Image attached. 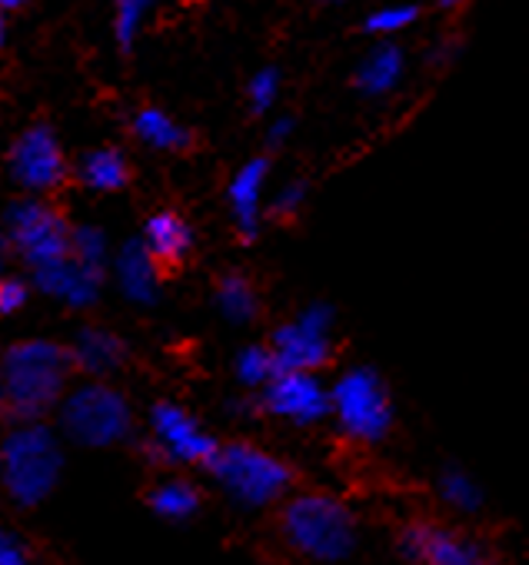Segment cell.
Segmentation results:
<instances>
[{"mask_svg":"<svg viewBox=\"0 0 529 565\" xmlns=\"http://www.w3.org/2000/svg\"><path fill=\"white\" fill-rule=\"evenodd\" d=\"M396 548L403 558L426 562V565H479L483 562V545L430 522L406 525L396 539Z\"/></svg>","mask_w":529,"mask_h":565,"instance_id":"12","label":"cell"},{"mask_svg":"<svg viewBox=\"0 0 529 565\" xmlns=\"http://www.w3.org/2000/svg\"><path fill=\"white\" fill-rule=\"evenodd\" d=\"M416 18H420V8H416V4H387V8H377V11L363 21V28H367V34L390 38V34H400V31L413 28Z\"/></svg>","mask_w":529,"mask_h":565,"instance_id":"27","label":"cell"},{"mask_svg":"<svg viewBox=\"0 0 529 565\" xmlns=\"http://www.w3.org/2000/svg\"><path fill=\"white\" fill-rule=\"evenodd\" d=\"M203 469L236 505L246 509L274 505L294 486V469L284 459L250 443H216V449L203 459Z\"/></svg>","mask_w":529,"mask_h":565,"instance_id":"3","label":"cell"},{"mask_svg":"<svg viewBox=\"0 0 529 565\" xmlns=\"http://www.w3.org/2000/svg\"><path fill=\"white\" fill-rule=\"evenodd\" d=\"M327 4H337V0H327Z\"/></svg>","mask_w":529,"mask_h":565,"instance_id":"37","label":"cell"},{"mask_svg":"<svg viewBox=\"0 0 529 565\" xmlns=\"http://www.w3.org/2000/svg\"><path fill=\"white\" fill-rule=\"evenodd\" d=\"M67 157L57 134L38 124L18 137L11 147V180L28 193H51L67 180Z\"/></svg>","mask_w":529,"mask_h":565,"instance_id":"11","label":"cell"},{"mask_svg":"<svg viewBox=\"0 0 529 565\" xmlns=\"http://www.w3.org/2000/svg\"><path fill=\"white\" fill-rule=\"evenodd\" d=\"M64 472V449L61 436L44 426V419L34 423H14V429L0 443V482L11 502L34 509L41 505L61 482Z\"/></svg>","mask_w":529,"mask_h":565,"instance_id":"2","label":"cell"},{"mask_svg":"<svg viewBox=\"0 0 529 565\" xmlns=\"http://www.w3.org/2000/svg\"><path fill=\"white\" fill-rule=\"evenodd\" d=\"M281 529L287 545L314 562H343L357 548V519L334 495L304 492L290 499L284 505Z\"/></svg>","mask_w":529,"mask_h":565,"instance_id":"4","label":"cell"},{"mask_svg":"<svg viewBox=\"0 0 529 565\" xmlns=\"http://www.w3.org/2000/svg\"><path fill=\"white\" fill-rule=\"evenodd\" d=\"M114 276H117V287L130 303L150 307L157 300L160 290V266L157 259L147 253V246L140 239H127L117 256H114Z\"/></svg>","mask_w":529,"mask_h":565,"instance_id":"14","label":"cell"},{"mask_svg":"<svg viewBox=\"0 0 529 565\" xmlns=\"http://www.w3.org/2000/svg\"><path fill=\"white\" fill-rule=\"evenodd\" d=\"M440 4H443L446 11H453V8H459V4H466V0H440Z\"/></svg>","mask_w":529,"mask_h":565,"instance_id":"36","label":"cell"},{"mask_svg":"<svg viewBox=\"0 0 529 565\" xmlns=\"http://www.w3.org/2000/svg\"><path fill=\"white\" fill-rule=\"evenodd\" d=\"M267 173H271V160L256 157L246 167H240L236 177L230 180V210L243 239H256L260 233V196H263Z\"/></svg>","mask_w":529,"mask_h":565,"instance_id":"16","label":"cell"},{"mask_svg":"<svg viewBox=\"0 0 529 565\" xmlns=\"http://www.w3.org/2000/svg\"><path fill=\"white\" fill-rule=\"evenodd\" d=\"M330 416H337L343 436L380 443L393 426V399L383 376L370 366L347 370L330 390Z\"/></svg>","mask_w":529,"mask_h":565,"instance_id":"6","label":"cell"},{"mask_svg":"<svg viewBox=\"0 0 529 565\" xmlns=\"http://www.w3.org/2000/svg\"><path fill=\"white\" fill-rule=\"evenodd\" d=\"M130 130L150 150H187L193 143V134L157 107H144L140 114H134Z\"/></svg>","mask_w":529,"mask_h":565,"instance_id":"20","label":"cell"},{"mask_svg":"<svg viewBox=\"0 0 529 565\" xmlns=\"http://www.w3.org/2000/svg\"><path fill=\"white\" fill-rule=\"evenodd\" d=\"M304 200H307V183H304V180L287 183V186L277 193V200H274V213H277L281 220H290V216H297V213H300Z\"/></svg>","mask_w":529,"mask_h":565,"instance_id":"30","label":"cell"},{"mask_svg":"<svg viewBox=\"0 0 529 565\" xmlns=\"http://www.w3.org/2000/svg\"><path fill=\"white\" fill-rule=\"evenodd\" d=\"M216 310L230 323H250L260 313V297L253 290V282L240 273H226L216 282Z\"/></svg>","mask_w":529,"mask_h":565,"instance_id":"21","label":"cell"},{"mask_svg":"<svg viewBox=\"0 0 529 565\" xmlns=\"http://www.w3.org/2000/svg\"><path fill=\"white\" fill-rule=\"evenodd\" d=\"M8 253H11V243H8V233H4V226H0V273H4Z\"/></svg>","mask_w":529,"mask_h":565,"instance_id":"33","label":"cell"},{"mask_svg":"<svg viewBox=\"0 0 529 565\" xmlns=\"http://www.w3.org/2000/svg\"><path fill=\"white\" fill-rule=\"evenodd\" d=\"M294 130H297V120H294V117H277V120L271 124V130H267V143H271V147H284V143L294 137Z\"/></svg>","mask_w":529,"mask_h":565,"instance_id":"32","label":"cell"},{"mask_svg":"<svg viewBox=\"0 0 529 565\" xmlns=\"http://www.w3.org/2000/svg\"><path fill=\"white\" fill-rule=\"evenodd\" d=\"M31 558V548L24 545L21 535L0 532V565H24Z\"/></svg>","mask_w":529,"mask_h":565,"instance_id":"31","label":"cell"},{"mask_svg":"<svg viewBox=\"0 0 529 565\" xmlns=\"http://www.w3.org/2000/svg\"><path fill=\"white\" fill-rule=\"evenodd\" d=\"M440 495H443V502L453 505L456 512H476V509L483 505V489H479V482H476L469 472H463L459 466L443 469V476H440Z\"/></svg>","mask_w":529,"mask_h":565,"instance_id":"25","label":"cell"},{"mask_svg":"<svg viewBox=\"0 0 529 565\" xmlns=\"http://www.w3.org/2000/svg\"><path fill=\"white\" fill-rule=\"evenodd\" d=\"M71 256L81 259L84 266H94V269H104L107 273V256H110V243L104 236L100 226H71Z\"/></svg>","mask_w":529,"mask_h":565,"instance_id":"26","label":"cell"},{"mask_svg":"<svg viewBox=\"0 0 529 565\" xmlns=\"http://www.w3.org/2000/svg\"><path fill=\"white\" fill-rule=\"evenodd\" d=\"M330 333H334V307H327V303L307 307L294 323H284L271 340L277 370L317 373L320 366H327L330 353H334Z\"/></svg>","mask_w":529,"mask_h":565,"instance_id":"8","label":"cell"},{"mask_svg":"<svg viewBox=\"0 0 529 565\" xmlns=\"http://www.w3.org/2000/svg\"><path fill=\"white\" fill-rule=\"evenodd\" d=\"M150 509L167 522H187L200 509V492L183 479H167L150 492Z\"/></svg>","mask_w":529,"mask_h":565,"instance_id":"22","label":"cell"},{"mask_svg":"<svg viewBox=\"0 0 529 565\" xmlns=\"http://www.w3.org/2000/svg\"><path fill=\"white\" fill-rule=\"evenodd\" d=\"M24 4H28V0H0V11H4V14L8 11H21Z\"/></svg>","mask_w":529,"mask_h":565,"instance_id":"34","label":"cell"},{"mask_svg":"<svg viewBox=\"0 0 529 565\" xmlns=\"http://www.w3.org/2000/svg\"><path fill=\"white\" fill-rule=\"evenodd\" d=\"M246 97H250V107L256 114H267L274 110L277 97H281V71L277 67H263L250 77V87H246Z\"/></svg>","mask_w":529,"mask_h":565,"instance_id":"28","label":"cell"},{"mask_svg":"<svg viewBox=\"0 0 529 565\" xmlns=\"http://www.w3.org/2000/svg\"><path fill=\"white\" fill-rule=\"evenodd\" d=\"M67 350H71L74 373L81 370V373L91 376V380H100V376L117 373V370L127 363V356H130L127 343H124L117 333L97 330V327L81 330L77 340H74V347H67Z\"/></svg>","mask_w":529,"mask_h":565,"instance_id":"15","label":"cell"},{"mask_svg":"<svg viewBox=\"0 0 529 565\" xmlns=\"http://www.w3.org/2000/svg\"><path fill=\"white\" fill-rule=\"evenodd\" d=\"M74 376L71 350L51 340H24L0 356V416L11 426L57 409Z\"/></svg>","mask_w":529,"mask_h":565,"instance_id":"1","label":"cell"},{"mask_svg":"<svg viewBox=\"0 0 529 565\" xmlns=\"http://www.w3.org/2000/svg\"><path fill=\"white\" fill-rule=\"evenodd\" d=\"M34 287L51 297V300H61L64 307L71 310H87L97 303L100 297V287H104V269H94V266H84L81 259H74L71 253L54 259V263H44V266H34Z\"/></svg>","mask_w":529,"mask_h":565,"instance_id":"13","label":"cell"},{"mask_svg":"<svg viewBox=\"0 0 529 565\" xmlns=\"http://www.w3.org/2000/svg\"><path fill=\"white\" fill-rule=\"evenodd\" d=\"M57 416H61V433L64 439H71L74 446H87V449H107L117 446L124 439H130L134 433V409L130 399L100 380L81 383V386H67V393L57 403Z\"/></svg>","mask_w":529,"mask_h":565,"instance_id":"5","label":"cell"},{"mask_svg":"<svg viewBox=\"0 0 529 565\" xmlns=\"http://www.w3.org/2000/svg\"><path fill=\"white\" fill-rule=\"evenodd\" d=\"M8 44V21H4V11H0V51Z\"/></svg>","mask_w":529,"mask_h":565,"instance_id":"35","label":"cell"},{"mask_svg":"<svg viewBox=\"0 0 529 565\" xmlns=\"http://www.w3.org/2000/svg\"><path fill=\"white\" fill-rule=\"evenodd\" d=\"M256 406L294 426H314L330 416V390L307 370H277V376L256 390Z\"/></svg>","mask_w":529,"mask_h":565,"instance_id":"10","label":"cell"},{"mask_svg":"<svg viewBox=\"0 0 529 565\" xmlns=\"http://www.w3.org/2000/svg\"><path fill=\"white\" fill-rule=\"evenodd\" d=\"M144 449L154 462L203 466V459L216 449V439L177 403H157L150 409V443Z\"/></svg>","mask_w":529,"mask_h":565,"instance_id":"9","label":"cell"},{"mask_svg":"<svg viewBox=\"0 0 529 565\" xmlns=\"http://www.w3.org/2000/svg\"><path fill=\"white\" fill-rule=\"evenodd\" d=\"M140 243L157 259V266H180L193 253V230L180 213L160 210L147 220Z\"/></svg>","mask_w":529,"mask_h":565,"instance_id":"17","label":"cell"},{"mask_svg":"<svg viewBox=\"0 0 529 565\" xmlns=\"http://www.w3.org/2000/svg\"><path fill=\"white\" fill-rule=\"evenodd\" d=\"M403 71H406V57H403V51L396 47V44H390V41H383V44H377L363 61H360V67H357V90L360 94H367V97H380V94H390L396 84H400V77H403Z\"/></svg>","mask_w":529,"mask_h":565,"instance_id":"19","label":"cell"},{"mask_svg":"<svg viewBox=\"0 0 529 565\" xmlns=\"http://www.w3.org/2000/svg\"><path fill=\"white\" fill-rule=\"evenodd\" d=\"M74 177L87 186V190H97V193H117L130 183V160L117 150V147H97V150H87L77 167H74Z\"/></svg>","mask_w":529,"mask_h":565,"instance_id":"18","label":"cell"},{"mask_svg":"<svg viewBox=\"0 0 529 565\" xmlns=\"http://www.w3.org/2000/svg\"><path fill=\"white\" fill-rule=\"evenodd\" d=\"M4 233L11 249L34 269L71 253V223L57 206L38 196H24L8 206Z\"/></svg>","mask_w":529,"mask_h":565,"instance_id":"7","label":"cell"},{"mask_svg":"<svg viewBox=\"0 0 529 565\" xmlns=\"http://www.w3.org/2000/svg\"><path fill=\"white\" fill-rule=\"evenodd\" d=\"M154 4H157V0H114V38H117V47L124 54L134 51Z\"/></svg>","mask_w":529,"mask_h":565,"instance_id":"24","label":"cell"},{"mask_svg":"<svg viewBox=\"0 0 529 565\" xmlns=\"http://www.w3.org/2000/svg\"><path fill=\"white\" fill-rule=\"evenodd\" d=\"M233 373L236 380L246 386V390H260L267 386L274 376H277V360H274V350L271 347H243L236 353V363H233Z\"/></svg>","mask_w":529,"mask_h":565,"instance_id":"23","label":"cell"},{"mask_svg":"<svg viewBox=\"0 0 529 565\" xmlns=\"http://www.w3.org/2000/svg\"><path fill=\"white\" fill-rule=\"evenodd\" d=\"M31 300V290L28 282L18 279V276H4L0 273V317H14L28 307Z\"/></svg>","mask_w":529,"mask_h":565,"instance_id":"29","label":"cell"}]
</instances>
